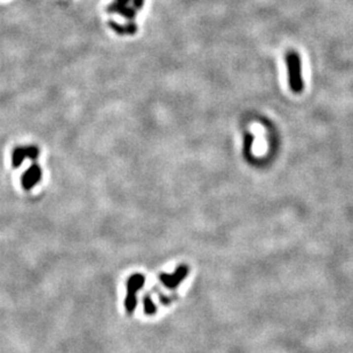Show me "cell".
<instances>
[{
    "mask_svg": "<svg viewBox=\"0 0 353 353\" xmlns=\"http://www.w3.org/2000/svg\"><path fill=\"white\" fill-rule=\"evenodd\" d=\"M286 63L288 69V80L289 87L294 93H301L304 88L303 77H302V61L295 50H289L286 55Z\"/></svg>",
    "mask_w": 353,
    "mask_h": 353,
    "instance_id": "6da1fadb",
    "label": "cell"
},
{
    "mask_svg": "<svg viewBox=\"0 0 353 353\" xmlns=\"http://www.w3.org/2000/svg\"><path fill=\"white\" fill-rule=\"evenodd\" d=\"M189 273V268L186 265H179L175 270L174 273H161L159 276L160 282H163L166 287L169 289H175L179 283L183 282V280L186 278Z\"/></svg>",
    "mask_w": 353,
    "mask_h": 353,
    "instance_id": "7a4b0ae2",
    "label": "cell"
},
{
    "mask_svg": "<svg viewBox=\"0 0 353 353\" xmlns=\"http://www.w3.org/2000/svg\"><path fill=\"white\" fill-rule=\"evenodd\" d=\"M41 178V168L37 164L31 165L22 175V186L24 190H31Z\"/></svg>",
    "mask_w": 353,
    "mask_h": 353,
    "instance_id": "3957f363",
    "label": "cell"
},
{
    "mask_svg": "<svg viewBox=\"0 0 353 353\" xmlns=\"http://www.w3.org/2000/svg\"><path fill=\"white\" fill-rule=\"evenodd\" d=\"M107 12L110 13H118L120 14V15H122L125 17V19L127 20H134L135 16H136V10L134 7H129L127 5H119V3H117L116 1L111 3V5L107 6Z\"/></svg>",
    "mask_w": 353,
    "mask_h": 353,
    "instance_id": "277c9868",
    "label": "cell"
},
{
    "mask_svg": "<svg viewBox=\"0 0 353 353\" xmlns=\"http://www.w3.org/2000/svg\"><path fill=\"white\" fill-rule=\"evenodd\" d=\"M109 27L119 35H133L138 32V25L133 22L127 24H119L111 21V22H109Z\"/></svg>",
    "mask_w": 353,
    "mask_h": 353,
    "instance_id": "5b68a950",
    "label": "cell"
},
{
    "mask_svg": "<svg viewBox=\"0 0 353 353\" xmlns=\"http://www.w3.org/2000/svg\"><path fill=\"white\" fill-rule=\"evenodd\" d=\"M144 282H145V278L140 273L129 277V279L127 280V294L138 295V291L144 286Z\"/></svg>",
    "mask_w": 353,
    "mask_h": 353,
    "instance_id": "8992f818",
    "label": "cell"
},
{
    "mask_svg": "<svg viewBox=\"0 0 353 353\" xmlns=\"http://www.w3.org/2000/svg\"><path fill=\"white\" fill-rule=\"evenodd\" d=\"M27 158V153H25V147H15L12 154V165L14 168H19L22 163Z\"/></svg>",
    "mask_w": 353,
    "mask_h": 353,
    "instance_id": "52a82bcc",
    "label": "cell"
},
{
    "mask_svg": "<svg viewBox=\"0 0 353 353\" xmlns=\"http://www.w3.org/2000/svg\"><path fill=\"white\" fill-rule=\"evenodd\" d=\"M143 309H144V312H145V315L147 316H153L157 313V306L154 304V302L151 300L150 295H144Z\"/></svg>",
    "mask_w": 353,
    "mask_h": 353,
    "instance_id": "ba28073f",
    "label": "cell"
},
{
    "mask_svg": "<svg viewBox=\"0 0 353 353\" xmlns=\"http://www.w3.org/2000/svg\"><path fill=\"white\" fill-rule=\"evenodd\" d=\"M136 305H138V296L134 294H127L125 298V309L127 313L132 315L135 311Z\"/></svg>",
    "mask_w": 353,
    "mask_h": 353,
    "instance_id": "9c48e42d",
    "label": "cell"
},
{
    "mask_svg": "<svg viewBox=\"0 0 353 353\" xmlns=\"http://www.w3.org/2000/svg\"><path fill=\"white\" fill-rule=\"evenodd\" d=\"M25 153H27V158L31 160H37L39 157V149L35 145H29L25 147Z\"/></svg>",
    "mask_w": 353,
    "mask_h": 353,
    "instance_id": "30bf717a",
    "label": "cell"
},
{
    "mask_svg": "<svg viewBox=\"0 0 353 353\" xmlns=\"http://www.w3.org/2000/svg\"><path fill=\"white\" fill-rule=\"evenodd\" d=\"M132 1H133V7H134L136 10L142 9V7L144 5V0H132Z\"/></svg>",
    "mask_w": 353,
    "mask_h": 353,
    "instance_id": "8fae6325",
    "label": "cell"
},
{
    "mask_svg": "<svg viewBox=\"0 0 353 353\" xmlns=\"http://www.w3.org/2000/svg\"><path fill=\"white\" fill-rule=\"evenodd\" d=\"M171 301H172V300H169L168 297H166V296H163V295H160V302H161V303H163V304H168Z\"/></svg>",
    "mask_w": 353,
    "mask_h": 353,
    "instance_id": "7c38bea8",
    "label": "cell"
},
{
    "mask_svg": "<svg viewBox=\"0 0 353 353\" xmlns=\"http://www.w3.org/2000/svg\"><path fill=\"white\" fill-rule=\"evenodd\" d=\"M117 3H119V5H128V2L131 1V0H114Z\"/></svg>",
    "mask_w": 353,
    "mask_h": 353,
    "instance_id": "4fadbf2b",
    "label": "cell"
}]
</instances>
